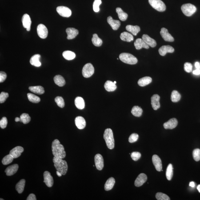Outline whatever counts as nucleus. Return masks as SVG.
Masks as SVG:
<instances>
[{
	"label": "nucleus",
	"mask_w": 200,
	"mask_h": 200,
	"mask_svg": "<svg viewBox=\"0 0 200 200\" xmlns=\"http://www.w3.org/2000/svg\"><path fill=\"white\" fill-rule=\"evenodd\" d=\"M141 154L139 152H133L131 154V157L133 161H137L141 158Z\"/></svg>",
	"instance_id": "nucleus-51"
},
{
	"label": "nucleus",
	"mask_w": 200,
	"mask_h": 200,
	"mask_svg": "<svg viewBox=\"0 0 200 200\" xmlns=\"http://www.w3.org/2000/svg\"><path fill=\"white\" fill-rule=\"evenodd\" d=\"M139 138V135L137 133H133L131 134L129 138V142L130 143L137 142Z\"/></svg>",
	"instance_id": "nucleus-49"
},
{
	"label": "nucleus",
	"mask_w": 200,
	"mask_h": 200,
	"mask_svg": "<svg viewBox=\"0 0 200 200\" xmlns=\"http://www.w3.org/2000/svg\"><path fill=\"white\" fill-rule=\"evenodd\" d=\"M57 175L58 176V177H61V176H62V174H61V172H60L59 171H57Z\"/></svg>",
	"instance_id": "nucleus-59"
},
{
	"label": "nucleus",
	"mask_w": 200,
	"mask_h": 200,
	"mask_svg": "<svg viewBox=\"0 0 200 200\" xmlns=\"http://www.w3.org/2000/svg\"><path fill=\"white\" fill-rule=\"evenodd\" d=\"M195 66L196 69H200V64L198 62H195Z\"/></svg>",
	"instance_id": "nucleus-57"
},
{
	"label": "nucleus",
	"mask_w": 200,
	"mask_h": 200,
	"mask_svg": "<svg viewBox=\"0 0 200 200\" xmlns=\"http://www.w3.org/2000/svg\"><path fill=\"white\" fill-rule=\"evenodd\" d=\"M115 183V179L113 177L108 179L105 183L104 187L105 190L109 191L111 190L114 186Z\"/></svg>",
	"instance_id": "nucleus-30"
},
{
	"label": "nucleus",
	"mask_w": 200,
	"mask_h": 200,
	"mask_svg": "<svg viewBox=\"0 0 200 200\" xmlns=\"http://www.w3.org/2000/svg\"><path fill=\"white\" fill-rule=\"evenodd\" d=\"M120 38L122 41L127 42H131L134 39L133 36L132 34L126 32L121 33L120 35Z\"/></svg>",
	"instance_id": "nucleus-27"
},
{
	"label": "nucleus",
	"mask_w": 200,
	"mask_h": 200,
	"mask_svg": "<svg viewBox=\"0 0 200 200\" xmlns=\"http://www.w3.org/2000/svg\"><path fill=\"white\" fill-rule=\"evenodd\" d=\"M174 49L170 45H164L159 49V52L161 56H164L167 53H172L174 52Z\"/></svg>",
	"instance_id": "nucleus-15"
},
{
	"label": "nucleus",
	"mask_w": 200,
	"mask_h": 200,
	"mask_svg": "<svg viewBox=\"0 0 200 200\" xmlns=\"http://www.w3.org/2000/svg\"><path fill=\"white\" fill-rule=\"evenodd\" d=\"M160 33L162 38L165 41L167 42H172L174 41V38L171 34L168 32L167 29L163 28L161 29Z\"/></svg>",
	"instance_id": "nucleus-13"
},
{
	"label": "nucleus",
	"mask_w": 200,
	"mask_h": 200,
	"mask_svg": "<svg viewBox=\"0 0 200 200\" xmlns=\"http://www.w3.org/2000/svg\"><path fill=\"white\" fill-rule=\"evenodd\" d=\"M66 32L68 35L67 38L69 40L75 38L79 34L78 30L74 28H68L66 29Z\"/></svg>",
	"instance_id": "nucleus-22"
},
{
	"label": "nucleus",
	"mask_w": 200,
	"mask_h": 200,
	"mask_svg": "<svg viewBox=\"0 0 200 200\" xmlns=\"http://www.w3.org/2000/svg\"><path fill=\"white\" fill-rule=\"evenodd\" d=\"M193 159L196 161H199L200 160V149H196L193 152Z\"/></svg>",
	"instance_id": "nucleus-48"
},
{
	"label": "nucleus",
	"mask_w": 200,
	"mask_h": 200,
	"mask_svg": "<svg viewBox=\"0 0 200 200\" xmlns=\"http://www.w3.org/2000/svg\"><path fill=\"white\" fill-rule=\"evenodd\" d=\"M116 12L118 13L119 18L122 21H126L128 18V15L125 12L120 8H117L116 9Z\"/></svg>",
	"instance_id": "nucleus-35"
},
{
	"label": "nucleus",
	"mask_w": 200,
	"mask_h": 200,
	"mask_svg": "<svg viewBox=\"0 0 200 200\" xmlns=\"http://www.w3.org/2000/svg\"><path fill=\"white\" fill-rule=\"evenodd\" d=\"M13 159L14 158L10 154H8L3 159L2 163L5 165H8L13 162Z\"/></svg>",
	"instance_id": "nucleus-44"
},
{
	"label": "nucleus",
	"mask_w": 200,
	"mask_h": 200,
	"mask_svg": "<svg viewBox=\"0 0 200 200\" xmlns=\"http://www.w3.org/2000/svg\"><path fill=\"white\" fill-rule=\"evenodd\" d=\"M7 78V74L5 72H0V83H2L5 81Z\"/></svg>",
	"instance_id": "nucleus-54"
},
{
	"label": "nucleus",
	"mask_w": 200,
	"mask_h": 200,
	"mask_svg": "<svg viewBox=\"0 0 200 200\" xmlns=\"http://www.w3.org/2000/svg\"><path fill=\"white\" fill-rule=\"evenodd\" d=\"M92 42L94 46L97 47L101 46L102 44V41L101 39L98 37L97 34H93L92 38Z\"/></svg>",
	"instance_id": "nucleus-37"
},
{
	"label": "nucleus",
	"mask_w": 200,
	"mask_h": 200,
	"mask_svg": "<svg viewBox=\"0 0 200 200\" xmlns=\"http://www.w3.org/2000/svg\"><path fill=\"white\" fill-rule=\"evenodd\" d=\"M114 83L116 84V83H117V82H116V81H114Z\"/></svg>",
	"instance_id": "nucleus-62"
},
{
	"label": "nucleus",
	"mask_w": 200,
	"mask_h": 200,
	"mask_svg": "<svg viewBox=\"0 0 200 200\" xmlns=\"http://www.w3.org/2000/svg\"><path fill=\"white\" fill-rule=\"evenodd\" d=\"M105 89L108 92L114 91L117 89V86L114 82L110 81H107L104 85Z\"/></svg>",
	"instance_id": "nucleus-32"
},
{
	"label": "nucleus",
	"mask_w": 200,
	"mask_h": 200,
	"mask_svg": "<svg viewBox=\"0 0 200 200\" xmlns=\"http://www.w3.org/2000/svg\"><path fill=\"white\" fill-rule=\"evenodd\" d=\"M193 73L195 75H199L200 74V69H197L193 72Z\"/></svg>",
	"instance_id": "nucleus-56"
},
{
	"label": "nucleus",
	"mask_w": 200,
	"mask_h": 200,
	"mask_svg": "<svg viewBox=\"0 0 200 200\" xmlns=\"http://www.w3.org/2000/svg\"><path fill=\"white\" fill-rule=\"evenodd\" d=\"M178 124L177 120L176 118H173L164 123L163 127L165 129H172L175 128Z\"/></svg>",
	"instance_id": "nucleus-19"
},
{
	"label": "nucleus",
	"mask_w": 200,
	"mask_h": 200,
	"mask_svg": "<svg viewBox=\"0 0 200 200\" xmlns=\"http://www.w3.org/2000/svg\"><path fill=\"white\" fill-rule=\"evenodd\" d=\"M24 151L23 148L22 147L18 146L12 149L9 153L14 159L17 158L21 155V153Z\"/></svg>",
	"instance_id": "nucleus-16"
},
{
	"label": "nucleus",
	"mask_w": 200,
	"mask_h": 200,
	"mask_svg": "<svg viewBox=\"0 0 200 200\" xmlns=\"http://www.w3.org/2000/svg\"><path fill=\"white\" fill-rule=\"evenodd\" d=\"M148 1L150 5L157 11L162 12L166 10V5L161 0H149Z\"/></svg>",
	"instance_id": "nucleus-6"
},
{
	"label": "nucleus",
	"mask_w": 200,
	"mask_h": 200,
	"mask_svg": "<svg viewBox=\"0 0 200 200\" xmlns=\"http://www.w3.org/2000/svg\"><path fill=\"white\" fill-rule=\"evenodd\" d=\"M37 33L40 38L45 39L48 35V30L45 25L40 24L37 28Z\"/></svg>",
	"instance_id": "nucleus-9"
},
{
	"label": "nucleus",
	"mask_w": 200,
	"mask_h": 200,
	"mask_svg": "<svg viewBox=\"0 0 200 200\" xmlns=\"http://www.w3.org/2000/svg\"><path fill=\"white\" fill-rule=\"evenodd\" d=\"M152 160L153 164L155 167L156 170L158 172L162 171V161L159 157L158 155L154 154L152 157Z\"/></svg>",
	"instance_id": "nucleus-14"
},
{
	"label": "nucleus",
	"mask_w": 200,
	"mask_h": 200,
	"mask_svg": "<svg viewBox=\"0 0 200 200\" xmlns=\"http://www.w3.org/2000/svg\"><path fill=\"white\" fill-rule=\"evenodd\" d=\"M193 66L192 64L189 62H186L184 64V69L185 71L187 73H190L192 70Z\"/></svg>",
	"instance_id": "nucleus-52"
},
{
	"label": "nucleus",
	"mask_w": 200,
	"mask_h": 200,
	"mask_svg": "<svg viewBox=\"0 0 200 200\" xmlns=\"http://www.w3.org/2000/svg\"><path fill=\"white\" fill-rule=\"evenodd\" d=\"M52 150L53 156L57 158L64 159L66 157V153L63 145L60 143L58 139L53 141L52 144Z\"/></svg>",
	"instance_id": "nucleus-1"
},
{
	"label": "nucleus",
	"mask_w": 200,
	"mask_h": 200,
	"mask_svg": "<svg viewBox=\"0 0 200 200\" xmlns=\"http://www.w3.org/2000/svg\"><path fill=\"white\" fill-rule=\"evenodd\" d=\"M0 200H4V199H2V198H1V199H0Z\"/></svg>",
	"instance_id": "nucleus-63"
},
{
	"label": "nucleus",
	"mask_w": 200,
	"mask_h": 200,
	"mask_svg": "<svg viewBox=\"0 0 200 200\" xmlns=\"http://www.w3.org/2000/svg\"><path fill=\"white\" fill-rule=\"evenodd\" d=\"M103 138L106 142L107 146L109 149H112L114 147V140L112 130L111 129H105L103 134Z\"/></svg>",
	"instance_id": "nucleus-3"
},
{
	"label": "nucleus",
	"mask_w": 200,
	"mask_h": 200,
	"mask_svg": "<svg viewBox=\"0 0 200 200\" xmlns=\"http://www.w3.org/2000/svg\"><path fill=\"white\" fill-rule=\"evenodd\" d=\"M107 22L113 30H118L121 26V22L119 21L113 19L110 16L108 17Z\"/></svg>",
	"instance_id": "nucleus-21"
},
{
	"label": "nucleus",
	"mask_w": 200,
	"mask_h": 200,
	"mask_svg": "<svg viewBox=\"0 0 200 200\" xmlns=\"http://www.w3.org/2000/svg\"><path fill=\"white\" fill-rule=\"evenodd\" d=\"M160 99L159 96L157 94H154L151 97V105L154 110H157L160 107Z\"/></svg>",
	"instance_id": "nucleus-18"
},
{
	"label": "nucleus",
	"mask_w": 200,
	"mask_h": 200,
	"mask_svg": "<svg viewBox=\"0 0 200 200\" xmlns=\"http://www.w3.org/2000/svg\"><path fill=\"white\" fill-rule=\"evenodd\" d=\"M55 102L58 106L61 108H63L65 106V102L63 99L61 97H57L54 99Z\"/></svg>",
	"instance_id": "nucleus-46"
},
{
	"label": "nucleus",
	"mask_w": 200,
	"mask_h": 200,
	"mask_svg": "<svg viewBox=\"0 0 200 200\" xmlns=\"http://www.w3.org/2000/svg\"><path fill=\"white\" fill-rule=\"evenodd\" d=\"M152 79L149 77H146L140 79L138 81V84L141 86H145L151 83Z\"/></svg>",
	"instance_id": "nucleus-33"
},
{
	"label": "nucleus",
	"mask_w": 200,
	"mask_h": 200,
	"mask_svg": "<svg viewBox=\"0 0 200 200\" xmlns=\"http://www.w3.org/2000/svg\"><path fill=\"white\" fill-rule=\"evenodd\" d=\"M29 90L30 91L36 94H42L45 93V90L44 88L42 86H30Z\"/></svg>",
	"instance_id": "nucleus-28"
},
{
	"label": "nucleus",
	"mask_w": 200,
	"mask_h": 200,
	"mask_svg": "<svg viewBox=\"0 0 200 200\" xmlns=\"http://www.w3.org/2000/svg\"><path fill=\"white\" fill-rule=\"evenodd\" d=\"M94 162L96 168L99 170H102L104 167V160L102 156L100 154H96L94 157Z\"/></svg>",
	"instance_id": "nucleus-10"
},
{
	"label": "nucleus",
	"mask_w": 200,
	"mask_h": 200,
	"mask_svg": "<svg viewBox=\"0 0 200 200\" xmlns=\"http://www.w3.org/2000/svg\"><path fill=\"white\" fill-rule=\"evenodd\" d=\"M181 95L177 90H173L171 93V100L173 102H177L180 101Z\"/></svg>",
	"instance_id": "nucleus-40"
},
{
	"label": "nucleus",
	"mask_w": 200,
	"mask_h": 200,
	"mask_svg": "<svg viewBox=\"0 0 200 200\" xmlns=\"http://www.w3.org/2000/svg\"><path fill=\"white\" fill-rule=\"evenodd\" d=\"M44 181L45 184L48 187H51L53 184V179L52 177L48 171H45L43 173Z\"/></svg>",
	"instance_id": "nucleus-12"
},
{
	"label": "nucleus",
	"mask_w": 200,
	"mask_h": 200,
	"mask_svg": "<svg viewBox=\"0 0 200 200\" xmlns=\"http://www.w3.org/2000/svg\"><path fill=\"white\" fill-rule=\"evenodd\" d=\"M75 123L76 126L79 129H82L85 127L86 125V121L84 118L82 117H78L75 118Z\"/></svg>",
	"instance_id": "nucleus-24"
},
{
	"label": "nucleus",
	"mask_w": 200,
	"mask_h": 200,
	"mask_svg": "<svg viewBox=\"0 0 200 200\" xmlns=\"http://www.w3.org/2000/svg\"><path fill=\"white\" fill-rule=\"evenodd\" d=\"M18 168V165L17 164H15L8 167L5 170V172L6 173L7 176H12L17 173Z\"/></svg>",
	"instance_id": "nucleus-23"
},
{
	"label": "nucleus",
	"mask_w": 200,
	"mask_h": 200,
	"mask_svg": "<svg viewBox=\"0 0 200 200\" xmlns=\"http://www.w3.org/2000/svg\"><path fill=\"white\" fill-rule=\"evenodd\" d=\"M54 83L58 86L62 87L65 84V81L64 78L62 76L57 75L54 77Z\"/></svg>",
	"instance_id": "nucleus-34"
},
{
	"label": "nucleus",
	"mask_w": 200,
	"mask_h": 200,
	"mask_svg": "<svg viewBox=\"0 0 200 200\" xmlns=\"http://www.w3.org/2000/svg\"><path fill=\"white\" fill-rule=\"evenodd\" d=\"M94 73V67L91 63L86 64L83 68L82 71L83 76L85 78H88L91 77Z\"/></svg>",
	"instance_id": "nucleus-7"
},
{
	"label": "nucleus",
	"mask_w": 200,
	"mask_h": 200,
	"mask_svg": "<svg viewBox=\"0 0 200 200\" xmlns=\"http://www.w3.org/2000/svg\"><path fill=\"white\" fill-rule=\"evenodd\" d=\"M121 61L125 63L130 65L136 64L138 62V59L134 56L129 53H121L119 56Z\"/></svg>",
	"instance_id": "nucleus-4"
},
{
	"label": "nucleus",
	"mask_w": 200,
	"mask_h": 200,
	"mask_svg": "<svg viewBox=\"0 0 200 200\" xmlns=\"http://www.w3.org/2000/svg\"><path fill=\"white\" fill-rule=\"evenodd\" d=\"M74 103L77 108L83 109L84 108L85 103L83 98L81 97H77L74 100Z\"/></svg>",
	"instance_id": "nucleus-31"
},
{
	"label": "nucleus",
	"mask_w": 200,
	"mask_h": 200,
	"mask_svg": "<svg viewBox=\"0 0 200 200\" xmlns=\"http://www.w3.org/2000/svg\"><path fill=\"white\" fill-rule=\"evenodd\" d=\"M26 181L25 179H21L16 185V189L19 193H21L23 191Z\"/></svg>",
	"instance_id": "nucleus-36"
},
{
	"label": "nucleus",
	"mask_w": 200,
	"mask_h": 200,
	"mask_svg": "<svg viewBox=\"0 0 200 200\" xmlns=\"http://www.w3.org/2000/svg\"><path fill=\"white\" fill-rule=\"evenodd\" d=\"M189 186L192 188H194L195 186V183L193 182H191L189 183Z\"/></svg>",
	"instance_id": "nucleus-58"
},
{
	"label": "nucleus",
	"mask_w": 200,
	"mask_h": 200,
	"mask_svg": "<svg viewBox=\"0 0 200 200\" xmlns=\"http://www.w3.org/2000/svg\"><path fill=\"white\" fill-rule=\"evenodd\" d=\"M143 110L138 106H134L132 109L131 113L133 116L136 117H140L142 115Z\"/></svg>",
	"instance_id": "nucleus-39"
},
{
	"label": "nucleus",
	"mask_w": 200,
	"mask_h": 200,
	"mask_svg": "<svg viewBox=\"0 0 200 200\" xmlns=\"http://www.w3.org/2000/svg\"><path fill=\"white\" fill-rule=\"evenodd\" d=\"M62 54L64 58L67 60H73L76 57L75 53L69 50H66Z\"/></svg>",
	"instance_id": "nucleus-38"
},
{
	"label": "nucleus",
	"mask_w": 200,
	"mask_h": 200,
	"mask_svg": "<svg viewBox=\"0 0 200 200\" xmlns=\"http://www.w3.org/2000/svg\"><path fill=\"white\" fill-rule=\"evenodd\" d=\"M134 46L137 50H139L142 48H144L146 49L149 48V45L147 44L141 38H138L136 39L134 42Z\"/></svg>",
	"instance_id": "nucleus-20"
},
{
	"label": "nucleus",
	"mask_w": 200,
	"mask_h": 200,
	"mask_svg": "<svg viewBox=\"0 0 200 200\" xmlns=\"http://www.w3.org/2000/svg\"><path fill=\"white\" fill-rule=\"evenodd\" d=\"M20 118L21 119L20 122H22L25 124L29 123L31 120V118L29 114L25 113H23L21 114Z\"/></svg>",
	"instance_id": "nucleus-43"
},
{
	"label": "nucleus",
	"mask_w": 200,
	"mask_h": 200,
	"mask_svg": "<svg viewBox=\"0 0 200 200\" xmlns=\"http://www.w3.org/2000/svg\"><path fill=\"white\" fill-rule=\"evenodd\" d=\"M117 60H119V59H118V58H117Z\"/></svg>",
	"instance_id": "nucleus-64"
},
{
	"label": "nucleus",
	"mask_w": 200,
	"mask_h": 200,
	"mask_svg": "<svg viewBox=\"0 0 200 200\" xmlns=\"http://www.w3.org/2000/svg\"><path fill=\"white\" fill-rule=\"evenodd\" d=\"M102 3L101 0H94L93 3V10L95 12H98L100 10L99 6Z\"/></svg>",
	"instance_id": "nucleus-47"
},
{
	"label": "nucleus",
	"mask_w": 200,
	"mask_h": 200,
	"mask_svg": "<svg viewBox=\"0 0 200 200\" xmlns=\"http://www.w3.org/2000/svg\"><path fill=\"white\" fill-rule=\"evenodd\" d=\"M181 10L185 15L190 17L197 11V8L194 5L190 3L185 4L181 6Z\"/></svg>",
	"instance_id": "nucleus-5"
},
{
	"label": "nucleus",
	"mask_w": 200,
	"mask_h": 200,
	"mask_svg": "<svg viewBox=\"0 0 200 200\" xmlns=\"http://www.w3.org/2000/svg\"><path fill=\"white\" fill-rule=\"evenodd\" d=\"M41 55L39 54H36L33 55L30 58V62L32 65L36 67H39L41 65L39 59Z\"/></svg>",
	"instance_id": "nucleus-26"
},
{
	"label": "nucleus",
	"mask_w": 200,
	"mask_h": 200,
	"mask_svg": "<svg viewBox=\"0 0 200 200\" xmlns=\"http://www.w3.org/2000/svg\"><path fill=\"white\" fill-rule=\"evenodd\" d=\"M20 120H21V119H20V118H18V117L16 118L15 119V121L16 122H20Z\"/></svg>",
	"instance_id": "nucleus-60"
},
{
	"label": "nucleus",
	"mask_w": 200,
	"mask_h": 200,
	"mask_svg": "<svg viewBox=\"0 0 200 200\" xmlns=\"http://www.w3.org/2000/svg\"><path fill=\"white\" fill-rule=\"evenodd\" d=\"M8 124V120L6 117H3L0 121V127L2 129H5Z\"/></svg>",
	"instance_id": "nucleus-53"
},
{
	"label": "nucleus",
	"mask_w": 200,
	"mask_h": 200,
	"mask_svg": "<svg viewBox=\"0 0 200 200\" xmlns=\"http://www.w3.org/2000/svg\"><path fill=\"white\" fill-rule=\"evenodd\" d=\"M142 39L149 46L154 48L157 45L156 41L153 39L150 38L147 34H144L142 36Z\"/></svg>",
	"instance_id": "nucleus-25"
},
{
	"label": "nucleus",
	"mask_w": 200,
	"mask_h": 200,
	"mask_svg": "<svg viewBox=\"0 0 200 200\" xmlns=\"http://www.w3.org/2000/svg\"><path fill=\"white\" fill-rule=\"evenodd\" d=\"M22 22L23 27L26 28L28 31H30L32 22L31 19L29 14H24L22 18Z\"/></svg>",
	"instance_id": "nucleus-11"
},
{
	"label": "nucleus",
	"mask_w": 200,
	"mask_h": 200,
	"mask_svg": "<svg viewBox=\"0 0 200 200\" xmlns=\"http://www.w3.org/2000/svg\"><path fill=\"white\" fill-rule=\"evenodd\" d=\"M147 180V177L144 173H141L139 175L134 182L136 187L142 186Z\"/></svg>",
	"instance_id": "nucleus-17"
},
{
	"label": "nucleus",
	"mask_w": 200,
	"mask_h": 200,
	"mask_svg": "<svg viewBox=\"0 0 200 200\" xmlns=\"http://www.w3.org/2000/svg\"><path fill=\"white\" fill-rule=\"evenodd\" d=\"M53 161L54 163V166L57 171H59L62 175H65L68 171V166L67 163L63 159L57 158L53 157Z\"/></svg>",
	"instance_id": "nucleus-2"
},
{
	"label": "nucleus",
	"mask_w": 200,
	"mask_h": 200,
	"mask_svg": "<svg viewBox=\"0 0 200 200\" xmlns=\"http://www.w3.org/2000/svg\"><path fill=\"white\" fill-rule=\"evenodd\" d=\"M156 198L158 200H170V198L166 194L161 192L157 193L156 194Z\"/></svg>",
	"instance_id": "nucleus-45"
},
{
	"label": "nucleus",
	"mask_w": 200,
	"mask_h": 200,
	"mask_svg": "<svg viewBox=\"0 0 200 200\" xmlns=\"http://www.w3.org/2000/svg\"><path fill=\"white\" fill-rule=\"evenodd\" d=\"M27 96L29 101L33 103H38L41 101V99L39 97L36 96L35 94L31 93H28Z\"/></svg>",
	"instance_id": "nucleus-41"
},
{
	"label": "nucleus",
	"mask_w": 200,
	"mask_h": 200,
	"mask_svg": "<svg viewBox=\"0 0 200 200\" xmlns=\"http://www.w3.org/2000/svg\"><path fill=\"white\" fill-rule=\"evenodd\" d=\"M27 200H37V198H36V196L33 193H31L29 194L28 197L26 199Z\"/></svg>",
	"instance_id": "nucleus-55"
},
{
	"label": "nucleus",
	"mask_w": 200,
	"mask_h": 200,
	"mask_svg": "<svg viewBox=\"0 0 200 200\" xmlns=\"http://www.w3.org/2000/svg\"><path fill=\"white\" fill-rule=\"evenodd\" d=\"M197 189H198V191L199 192V193H200V185H198V186H197Z\"/></svg>",
	"instance_id": "nucleus-61"
},
{
	"label": "nucleus",
	"mask_w": 200,
	"mask_h": 200,
	"mask_svg": "<svg viewBox=\"0 0 200 200\" xmlns=\"http://www.w3.org/2000/svg\"><path fill=\"white\" fill-rule=\"evenodd\" d=\"M9 97L8 93L5 92H2L0 94V103H3Z\"/></svg>",
	"instance_id": "nucleus-50"
},
{
	"label": "nucleus",
	"mask_w": 200,
	"mask_h": 200,
	"mask_svg": "<svg viewBox=\"0 0 200 200\" xmlns=\"http://www.w3.org/2000/svg\"><path fill=\"white\" fill-rule=\"evenodd\" d=\"M173 168L172 165L169 164L167 168L166 175L167 179L169 181L172 179L173 175Z\"/></svg>",
	"instance_id": "nucleus-42"
},
{
	"label": "nucleus",
	"mask_w": 200,
	"mask_h": 200,
	"mask_svg": "<svg viewBox=\"0 0 200 200\" xmlns=\"http://www.w3.org/2000/svg\"><path fill=\"white\" fill-rule=\"evenodd\" d=\"M57 11L58 14L62 17L68 18L71 15V10L67 7L58 6L57 8Z\"/></svg>",
	"instance_id": "nucleus-8"
},
{
	"label": "nucleus",
	"mask_w": 200,
	"mask_h": 200,
	"mask_svg": "<svg viewBox=\"0 0 200 200\" xmlns=\"http://www.w3.org/2000/svg\"><path fill=\"white\" fill-rule=\"evenodd\" d=\"M126 30L128 31L131 33L134 36H136L140 31V28L138 26H133L131 25H128L126 27Z\"/></svg>",
	"instance_id": "nucleus-29"
}]
</instances>
